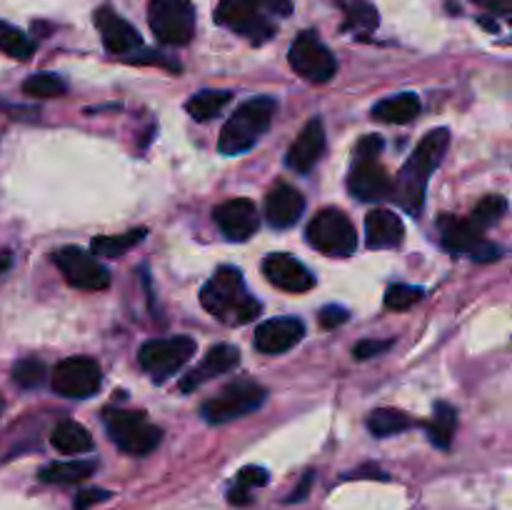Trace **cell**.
<instances>
[{
	"label": "cell",
	"instance_id": "1",
	"mask_svg": "<svg viewBox=\"0 0 512 510\" xmlns=\"http://www.w3.org/2000/svg\"><path fill=\"white\" fill-rule=\"evenodd\" d=\"M450 145V130L448 128H435L428 135H423V140L418 143V148L413 150V155L408 158V163L400 168L398 178L390 180V195L395 203L400 205L408 213L418 215L423 208L425 190H428L430 175L435 173L440 163H443V155Z\"/></svg>",
	"mask_w": 512,
	"mask_h": 510
},
{
	"label": "cell",
	"instance_id": "2",
	"mask_svg": "<svg viewBox=\"0 0 512 510\" xmlns=\"http://www.w3.org/2000/svg\"><path fill=\"white\" fill-rule=\"evenodd\" d=\"M200 303L210 315L228 325H245L260 313V303L248 293L238 268H218L200 290Z\"/></svg>",
	"mask_w": 512,
	"mask_h": 510
},
{
	"label": "cell",
	"instance_id": "3",
	"mask_svg": "<svg viewBox=\"0 0 512 510\" xmlns=\"http://www.w3.org/2000/svg\"><path fill=\"white\" fill-rule=\"evenodd\" d=\"M275 115V100L268 95H260V98L248 100V103L240 105L233 115L228 118V123L220 130L218 150L223 155H240L245 150L253 148L260 140V135L270 128V120Z\"/></svg>",
	"mask_w": 512,
	"mask_h": 510
},
{
	"label": "cell",
	"instance_id": "4",
	"mask_svg": "<svg viewBox=\"0 0 512 510\" xmlns=\"http://www.w3.org/2000/svg\"><path fill=\"white\" fill-rule=\"evenodd\" d=\"M105 428L110 440L128 455H148L160 445L158 425L148 423L140 410H105Z\"/></svg>",
	"mask_w": 512,
	"mask_h": 510
},
{
	"label": "cell",
	"instance_id": "5",
	"mask_svg": "<svg viewBox=\"0 0 512 510\" xmlns=\"http://www.w3.org/2000/svg\"><path fill=\"white\" fill-rule=\"evenodd\" d=\"M265 398H268V390L255 380H235V383L225 385L215 398L205 400L200 415L205 418V423H228V420L243 418V415L258 410Z\"/></svg>",
	"mask_w": 512,
	"mask_h": 510
},
{
	"label": "cell",
	"instance_id": "6",
	"mask_svg": "<svg viewBox=\"0 0 512 510\" xmlns=\"http://www.w3.org/2000/svg\"><path fill=\"white\" fill-rule=\"evenodd\" d=\"M308 243L320 253L345 258V255H353V250L358 248V233H355V225L350 223L343 210L325 208L310 220Z\"/></svg>",
	"mask_w": 512,
	"mask_h": 510
},
{
	"label": "cell",
	"instance_id": "7",
	"mask_svg": "<svg viewBox=\"0 0 512 510\" xmlns=\"http://www.w3.org/2000/svg\"><path fill=\"white\" fill-rule=\"evenodd\" d=\"M148 20L155 38L165 45L190 43L195 33V8L190 0H150Z\"/></svg>",
	"mask_w": 512,
	"mask_h": 510
},
{
	"label": "cell",
	"instance_id": "8",
	"mask_svg": "<svg viewBox=\"0 0 512 510\" xmlns=\"http://www.w3.org/2000/svg\"><path fill=\"white\" fill-rule=\"evenodd\" d=\"M195 355V340L188 335H173V338L148 340L140 348V365L153 380L163 383L170 375L178 373L185 363Z\"/></svg>",
	"mask_w": 512,
	"mask_h": 510
},
{
	"label": "cell",
	"instance_id": "9",
	"mask_svg": "<svg viewBox=\"0 0 512 510\" xmlns=\"http://www.w3.org/2000/svg\"><path fill=\"white\" fill-rule=\"evenodd\" d=\"M288 60L295 73L300 78L310 80V83H328L335 70H338V60H335L333 50L313 30H305L295 38V43L290 45Z\"/></svg>",
	"mask_w": 512,
	"mask_h": 510
},
{
	"label": "cell",
	"instance_id": "10",
	"mask_svg": "<svg viewBox=\"0 0 512 510\" xmlns=\"http://www.w3.org/2000/svg\"><path fill=\"white\" fill-rule=\"evenodd\" d=\"M263 8L273 10L263 0H220L218 10H215V20L223 28L235 30V33L253 40V43H263L270 35H275L273 23L265 18Z\"/></svg>",
	"mask_w": 512,
	"mask_h": 510
},
{
	"label": "cell",
	"instance_id": "11",
	"mask_svg": "<svg viewBox=\"0 0 512 510\" xmlns=\"http://www.w3.org/2000/svg\"><path fill=\"white\" fill-rule=\"evenodd\" d=\"M100 383H103L100 365L93 358H83V355L60 360L50 375V385L63 398H90V395L98 393Z\"/></svg>",
	"mask_w": 512,
	"mask_h": 510
},
{
	"label": "cell",
	"instance_id": "12",
	"mask_svg": "<svg viewBox=\"0 0 512 510\" xmlns=\"http://www.w3.org/2000/svg\"><path fill=\"white\" fill-rule=\"evenodd\" d=\"M440 238H443V245L453 253L470 255L473 260H480V263H488V260H498L503 250L495 243L483 238V230L475 228L470 220L455 218V215H440L438 220Z\"/></svg>",
	"mask_w": 512,
	"mask_h": 510
},
{
	"label": "cell",
	"instance_id": "13",
	"mask_svg": "<svg viewBox=\"0 0 512 510\" xmlns=\"http://www.w3.org/2000/svg\"><path fill=\"white\" fill-rule=\"evenodd\" d=\"M53 263L58 265L60 273L65 275L73 288L80 290H105L110 285V273L103 263H98V258L90 253H85L83 248H60L53 255Z\"/></svg>",
	"mask_w": 512,
	"mask_h": 510
},
{
	"label": "cell",
	"instance_id": "14",
	"mask_svg": "<svg viewBox=\"0 0 512 510\" xmlns=\"http://www.w3.org/2000/svg\"><path fill=\"white\" fill-rule=\"evenodd\" d=\"M263 275L285 293H308L315 285V275L288 253H270L263 260Z\"/></svg>",
	"mask_w": 512,
	"mask_h": 510
},
{
	"label": "cell",
	"instance_id": "15",
	"mask_svg": "<svg viewBox=\"0 0 512 510\" xmlns=\"http://www.w3.org/2000/svg\"><path fill=\"white\" fill-rule=\"evenodd\" d=\"M213 218L228 240H248L260 225L258 208L248 198L225 200V203L215 208Z\"/></svg>",
	"mask_w": 512,
	"mask_h": 510
},
{
	"label": "cell",
	"instance_id": "16",
	"mask_svg": "<svg viewBox=\"0 0 512 510\" xmlns=\"http://www.w3.org/2000/svg\"><path fill=\"white\" fill-rule=\"evenodd\" d=\"M305 325L298 318H273L265 320L255 330V348L265 355H280L288 353L290 348L303 340Z\"/></svg>",
	"mask_w": 512,
	"mask_h": 510
},
{
	"label": "cell",
	"instance_id": "17",
	"mask_svg": "<svg viewBox=\"0 0 512 510\" xmlns=\"http://www.w3.org/2000/svg\"><path fill=\"white\" fill-rule=\"evenodd\" d=\"M95 25H98L100 35H103V45L108 48V53L125 55L133 53V50H138L140 45H143L138 30H135L128 20L120 18L115 10L100 8L98 13H95Z\"/></svg>",
	"mask_w": 512,
	"mask_h": 510
},
{
	"label": "cell",
	"instance_id": "18",
	"mask_svg": "<svg viewBox=\"0 0 512 510\" xmlns=\"http://www.w3.org/2000/svg\"><path fill=\"white\" fill-rule=\"evenodd\" d=\"M238 363H240V353L235 345H228V343L213 345V348L205 353V358L198 363V368H193L183 380H180V390L188 393V390L200 388V385L208 383V380L215 378V375H223L228 373V370H233Z\"/></svg>",
	"mask_w": 512,
	"mask_h": 510
},
{
	"label": "cell",
	"instance_id": "19",
	"mask_svg": "<svg viewBox=\"0 0 512 510\" xmlns=\"http://www.w3.org/2000/svg\"><path fill=\"white\" fill-rule=\"evenodd\" d=\"M325 150V128L323 120H310L303 130H300L298 140L290 145L288 150V165L295 173H310L323 158Z\"/></svg>",
	"mask_w": 512,
	"mask_h": 510
},
{
	"label": "cell",
	"instance_id": "20",
	"mask_svg": "<svg viewBox=\"0 0 512 510\" xmlns=\"http://www.w3.org/2000/svg\"><path fill=\"white\" fill-rule=\"evenodd\" d=\"M303 210L305 198L293 185H275L268 193V198H265V218L275 228H290V225H295L300 220V215H303Z\"/></svg>",
	"mask_w": 512,
	"mask_h": 510
},
{
	"label": "cell",
	"instance_id": "21",
	"mask_svg": "<svg viewBox=\"0 0 512 510\" xmlns=\"http://www.w3.org/2000/svg\"><path fill=\"white\" fill-rule=\"evenodd\" d=\"M403 238L405 225L400 215H395L393 210L375 208L365 215V243H368V248H395V245L403 243Z\"/></svg>",
	"mask_w": 512,
	"mask_h": 510
},
{
	"label": "cell",
	"instance_id": "22",
	"mask_svg": "<svg viewBox=\"0 0 512 510\" xmlns=\"http://www.w3.org/2000/svg\"><path fill=\"white\" fill-rule=\"evenodd\" d=\"M348 188L360 200H383L390 195V175L375 160H358L350 170Z\"/></svg>",
	"mask_w": 512,
	"mask_h": 510
},
{
	"label": "cell",
	"instance_id": "23",
	"mask_svg": "<svg viewBox=\"0 0 512 510\" xmlns=\"http://www.w3.org/2000/svg\"><path fill=\"white\" fill-rule=\"evenodd\" d=\"M420 98L415 93H400V95H390V98L378 100L370 110L375 120L380 123H393V125H405L413 123L415 118L420 115Z\"/></svg>",
	"mask_w": 512,
	"mask_h": 510
},
{
	"label": "cell",
	"instance_id": "24",
	"mask_svg": "<svg viewBox=\"0 0 512 510\" xmlns=\"http://www.w3.org/2000/svg\"><path fill=\"white\" fill-rule=\"evenodd\" d=\"M50 443H53V448L60 450L63 455H80L93 450V438H90L88 430L80 423H75V420H63V423L55 425L53 435H50Z\"/></svg>",
	"mask_w": 512,
	"mask_h": 510
},
{
	"label": "cell",
	"instance_id": "25",
	"mask_svg": "<svg viewBox=\"0 0 512 510\" xmlns=\"http://www.w3.org/2000/svg\"><path fill=\"white\" fill-rule=\"evenodd\" d=\"M93 473V460H60V463H48L45 468H40V480H43V483L70 485L90 478Z\"/></svg>",
	"mask_w": 512,
	"mask_h": 510
},
{
	"label": "cell",
	"instance_id": "26",
	"mask_svg": "<svg viewBox=\"0 0 512 510\" xmlns=\"http://www.w3.org/2000/svg\"><path fill=\"white\" fill-rule=\"evenodd\" d=\"M455 425H458V413H455L453 405L448 403H435V415L428 425V438L430 443L438 445V448H450L455 435Z\"/></svg>",
	"mask_w": 512,
	"mask_h": 510
},
{
	"label": "cell",
	"instance_id": "27",
	"mask_svg": "<svg viewBox=\"0 0 512 510\" xmlns=\"http://www.w3.org/2000/svg\"><path fill=\"white\" fill-rule=\"evenodd\" d=\"M233 100V93L230 90H200L198 95L188 100V113L193 115L195 120H210L225 108V105Z\"/></svg>",
	"mask_w": 512,
	"mask_h": 510
},
{
	"label": "cell",
	"instance_id": "28",
	"mask_svg": "<svg viewBox=\"0 0 512 510\" xmlns=\"http://www.w3.org/2000/svg\"><path fill=\"white\" fill-rule=\"evenodd\" d=\"M268 470L260 468V465H248V468H243L238 473V480H235V485L230 488L228 493V500L233 505H248L250 503V490L253 488H263L265 483H268Z\"/></svg>",
	"mask_w": 512,
	"mask_h": 510
},
{
	"label": "cell",
	"instance_id": "29",
	"mask_svg": "<svg viewBox=\"0 0 512 510\" xmlns=\"http://www.w3.org/2000/svg\"><path fill=\"white\" fill-rule=\"evenodd\" d=\"M405 428H410V418L393 408H378L368 418V430L375 438H388V435L403 433Z\"/></svg>",
	"mask_w": 512,
	"mask_h": 510
},
{
	"label": "cell",
	"instance_id": "30",
	"mask_svg": "<svg viewBox=\"0 0 512 510\" xmlns=\"http://www.w3.org/2000/svg\"><path fill=\"white\" fill-rule=\"evenodd\" d=\"M145 238V228L128 230L123 235H100L93 240V255H105V258H120L128 248L138 245Z\"/></svg>",
	"mask_w": 512,
	"mask_h": 510
},
{
	"label": "cell",
	"instance_id": "31",
	"mask_svg": "<svg viewBox=\"0 0 512 510\" xmlns=\"http://www.w3.org/2000/svg\"><path fill=\"white\" fill-rule=\"evenodd\" d=\"M35 43L23 33V30L13 28L10 23L0 20V53L10 55L15 60H28L33 55Z\"/></svg>",
	"mask_w": 512,
	"mask_h": 510
},
{
	"label": "cell",
	"instance_id": "32",
	"mask_svg": "<svg viewBox=\"0 0 512 510\" xmlns=\"http://www.w3.org/2000/svg\"><path fill=\"white\" fill-rule=\"evenodd\" d=\"M23 93L33 98H60L68 93V83L55 73H35L23 83Z\"/></svg>",
	"mask_w": 512,
	"mask_h": 510
},
{
	"label": "cell",
	"instance_id": "33",
	"mask_svg": "<svg viewBox=\"0 0 512 510\" xmlns=\"http://www.w3.org/2000/svg\"><path fill=\"white\" fill-rule=\"evenodd\" d=\"M505 213H508V200L503 195H488V198H483L475 205L473 215H470V223L483 230L488 225L498 223Z\"/></svg>",
	"mask_w": 512,
	"mask_h": 510
},
{
	"label": "cell",
	"instance_id": "34",
	"mask_svg": "<svg viewBox=\"0 0 512 510\" xmlns=\"http://www.w3.org/2000/svg\"><path fill=\"white\" fill-rule=\"evenodd\" d=\"M345 28L358 30V33H370V30L378 28V10L370 3H363V0H355V3L348 5L345 10Z\"/></svg>",
	"mask_w": 512,
	"mask_h": 510
},
{
	"label": "cell",
	"instance_id": "35",
	"mask_svg": "<svg viewBox=\"0 0 512 510\" xmlns=\"http://www.w3.org/2000/svg\"><path fill=\"white\" fill-rule=\"evenodd\" d=\"M10 375H13V380L20 385V388H38V385H43L48 370H45L43 360L23 358L13 365Z\"/></svg>",
	"mask_w": 512,
	"mask_h": 510
},
{
	"label": "cell",
	"instance_id": "36",
	"mask_svg": "<svg viewBox=\"0 0 512 510\" xmlns=\"http://www.w3.org/2000/svg\"><path fill=\"white\" fill-rule=\"evenodd\" d=\"M423 298V288H413V285H390L388 293H385V305L390 310H408L410 305H415Z\"/></svg>",
	"mask_w": 512,
	"mask_h": 510
},
{
	"label": "cell",
	"instance_id": "37",
	"mask_svg": "<svg viewBox=\"0 0 512 510\" xmlns=\"http://www.w3.org/2000/svg\"><path fill=\"white\" fill-rule=\"evenodd\" d=\"M390 345H393V340H360V343L355 345L353 355L358 360H368V358H375V355L385 353Z\"/></svg>",
	"mask_w": 512,
	"mask_h": 510
},
{
	"label": "cell",
	"instance_id": "38",
	"mask_svg": "<svg viewBox=\"0 0 512 510\" xmlns=\"http://www.w3.org/2000/svg\"><path fill=\"white\" fill-rule=\"evenodd\" d=\"M383 145L385 143L380 135H365L358 143V148H355V155H358V160H375L380 155V150H383Z\"/></svg>",
	"mask_w": 512,
	"mask_h": 510
},
{
	"label": "cell",
	"instance_id": "39",
	"mask_svg": "<svg viewBox=\"0 0 512 510\" xmlns=\"http://www.w3.org/2000/svg\"><path fill=\"white\" fill-rule=\"evenodd\" d=\"M348 318L350 313L345 308H340V305H328V308L320 310V325H323V328H338V325H343Z\"/></svg>",
	"mask_w": 512,
	"mask_h": 510
},
{
	"label": "cell",
	"instance_id": "40",
	"mask_svg": "<svg viewBox=\"0 0 512 510\" xmlns=\"http://www.w3.org/2000/svg\"><path fill=\"white\" fill-rule=\"evenodd\" d=\"M108 498H110L108 490H100V488L83 490V493H78V500H75V508L85 510V508H90V505H93V503H100V500H108Z\"/></svg>",
	"mask_w": 512,
	"mask_h": 510
},
{
	"label": "cell",
	"instance_id": "41",
	"mask_svg": "<svg viewBox=\"0 0 512 510\" xmlns=\"http://www.w3.org/2000/svg\"><path fill=\"white\" fill-rule=\"evenodd\" d=\"M478 5H483V8L493 10V13H500V15H508L512 10V0H475Z\"/></svg>",
	"mask_w": 512,
	"mask_h": 510
},
{
	"label": "cell",
	"instance_id": "42",
	"mask_svg": "<svg viewBox=\"0 0 512 510\" xmlns=\"http://www.w3.org/2000/svg\"><path fill=\"white\" fill-rule=\"evenodd\" d=\"M310 480H313V473H308V475H305V480H303V483H300L298 493H295V495H290V500H300V498H305V493H308V485H310Z\"/></svg>",
	"mask_w": 512,
	"mask_h": 510
},
{
	"label": "cell",
	"instance_id": "43",
	"mask_svg": "<svg viewBox=\"0 0 512 510\" xmlns=\"http://www.w3.org/2000/svg\"><path fill=\"white\" fill-rule=\"evenodd\" d=\"M3 408H5V400H3V395H0V415H3Z\"/></svg>",
	"mask_w": 512,
	"mask_h": 510
}]
</instances>
